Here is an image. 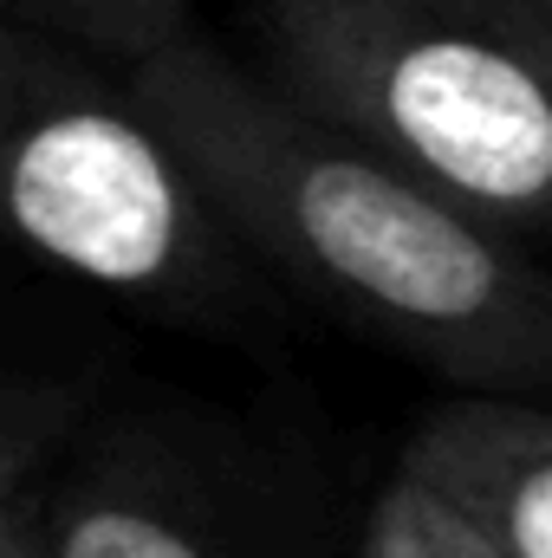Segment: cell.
<instances>
[{"instance_id":"obj_9","label":"cell","mask_w":552,"mask_h":558,"mask_svg":"<svg viewBox=\"0 0 552 558\" xmlns=\"http://www.w3.org/2000/svg\"><path fill=\"white\" fill-rule=\"evenodd\" d=\"M20 513V507H13ZM0 558H26L20 553V520H0Z\"/></svg>"},{"instance_id":"obj_5","label":"cell","mask_w":552,"mask_h":558,"mask_svg":"<svg viewBox=\"0 0 552 558\" xmlns=\"http://www.w3.org/2000/svg\"><path fill=\"white\" fill-rule=\"evenodd\" d=\"M20 546L26 558H221L189 520L149 507L137 494H79L39 533L20 520Z\"/></svg>"},{"instance_id":"obj_8","label":"cell","mask_w":552,"mask_h":558,"mask_svg":"<svg viewBox=\"0 0 552 558\" xmlns=\"http://www.w3.org/2000/svg\"><path fill=\"white\" fill-rule=\"evenodd\" d=\"M33 441H39V403H0V520H13V494L20 474L33 468Z\"/></svg>"},{"instance_id":"obj_7","label":"cell","mask_w":552,"mask_h":558,"mask_svg":"<svg viewBox=\"0 0 552 558\" xmlns=\"http://www.w3.org/2000/svg\"><path fill=\"white\" fill-rule=\"evenodd\" d=\"M33 7H52V13H79L85 26H105V33H137V46H149L163 26V13L176 0H33Z\"/></svg>"},{"instance_id":"obj_6","label":"cell","mask_w":552,"mask_h":558,"mask_svg":"<svg viewBox=\"0 0 552 558\" xmlns=\"http://www.w3.org/2000/svg\"><path fill=\"white\" fill-rule=\"evenodd\" d=\"M358 558H507L488 546L475 526H461L455 513H442L429 494H416L410 481H384L371 513H364V539Z\"/></svg>"},{"instance_id":"obj_1","label":"cell","mask_w":552,"mask_h":558,"mask_svg":"<svg viewBox=\"0 0 552 558\" xmlns=\"http://www.w3.org/2000/svg\"><path fill=\"white\" fill-rule=\"evenodd\" d=\"M124 98L169 143L208 221L325 305L461 390L527 397L552 377V299L520 241L312 124L208 39L156 33Z\"/></svg>"},{"instance_id":"obj_11","label":"cell","mask_w":552,"mask_h":558,"mask_svg":"<svg viewBox=\"0 0 552 558\" xmlns=\"http://www.w3.org/2000/svg\"><path fill=\"white\" fill-rule=\"evenodd\" d=\"M20 553H26V546H20Z\"/></svg>"},{"instance_id":"obj_3","label":"cell","mask_w":552,"mask_h":558,"mask_svg":"<svg viewBox=\"0 0 552 558\" xmlns=\"http://www.w3.org/2000/svg\"><path fill=\"white\" fill-rule=\"evenodd\" d=\"M0 234L118 299H202L221 228L124 85L0 20Z\"/></svg>"},{"instance_id":"obj_10","label":"cell","mask_w":552,"mask_h":558,"mask_svg":"<svg viewBox=\"0 0 552 558\" xmlns=\"http://www.w3.org/2000/svg\"><path fill=\"white\" fill-rule=\"evenodd\" d=\"M507 7H514V13H527V20H547V26H552V0H507Z\"/></svg>"},{"instance_id":"obj_2","label":"cell","mask_w":552,"mask_h":558,"mask_svg":"<svg viewBox=\"0 0 552 558\" xmlns=\"http://www.w3.org/2000/svg\"><path fill=\"white\" fill-rule=\"evenodd\" d=\"M267 85L461 215H552V26L507 0H267Z\"/></svg>"},{"instance_id":"obj_4","label":"cell","mask_w":552,"mask_h":558,"mask_svg":"<svg viewBox=\"0 0 552 558\" xmlns=\"http://www.w3.org/2000/svg\"><path fill=\"white\" fill-rule=\"evenodd\" d=\"M391 474L507 558H552V416L533 397H442L397 448Z\"/></svg>"}]
</instances>
